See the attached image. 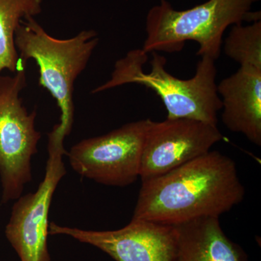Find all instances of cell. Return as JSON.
Wrapping results in <instances>:
<instances>
[{
	"label": "cell",
	"mask_w": 261,
	"mask_h": 261,
	"mask_svg": "<svg viewBox=\"0 0 261 261\" xmlns=\"http://www.w3.org/2000/svg\"><path fill=\"white\" fill-rule=\"evenodd\" d=\"M245 195L234 161L211 150L142 181L132 219L176 226L199 218H219L241 203Z\"/></svg>",
	"instance_id": "1"
},
{
	"label": "cell",
	"mask_w": 261,
	"mask_h": 261,
	"mask_svg": "<svg viewBox=\"0 0 261 261\" xmlns=\"http://www.w3.org/2000/svg\"><path fill=\"white\" fill-rule=\"evenodd\" d=\"M148 60L142 49H134L115 64L111 80L92 91V94L137 84L150 89L162 100L168 119L196 120L218 126V112L222 104L217 92L215 61L209 57H201L195 74L190 80H181L168 73L166 58L152 53L151 69L145 73L144 66Z\"/></svg>",
	"instance_id": "2"
},
{
	"label": "cell",
	"mask_w": 261,
	"mask_h": 261,
	"mask_svg": "<svg viewBox=\"0 0 261 261\" xmlns=\"http://www.w3.org/2000/svg\"><path fill=\"white\" fill-rule=\"evenodd\" d=\"M259 0H207L191 9L176 10L161 0L147 13L142 49L149 53H179L187 41L198 44L197 56L219 58L223 35L231 25L260 21V11H252Z\"/></svg>",
	"instance_id": "3"
},
{
	"label": "cell",
	"mask_w": 261,
	"mask_h": 261,
	"mask_svg": "<svg viewBox=\"0 0 261 261\" xmlns=\"http://www.w3.org/2000/svg\"><path fill=\"white\" fill-rule=\"evenodd\" d=\"M99 39L94 30H84L70 39L51 37L34 17L25 18L15 35L23 65L34 60L39 66V85L49 91L61 111L60 128L68 136L74 119L73 84L88 64Z\"/></svg>",
	"instance_id": "4"
},
{
	"label": "cell",
	"mask_w": 261,
	"mask_h": 261,
	"mask_svg": "<svg viewBox=\"0 0 261 261\" xmlns=\"http://www.w3.org/2000/svg\"><path fill=\"white\" fill-rule=\"evenodd\" d=\"M25 87V65L20 66L15 75H0V181L3 204L18 199L32 181V159L37 153L42 137L36 129L37 111L29 113L20 97Z\"/></svg>",
	"instance_id": "5"
},
{
	"label": "cell",
	"mask_w": 261,
	"mask_h": 261,
	"mask_svg": "<svg viewBox=\"0 0 261 261\" xmlns=\"http://www.w3.org/2000/svg\"><path fill=\"white\" fill-rule=\"evenodd\" d=\"M45 174L37 190L15 200L5 234L20 261H51L48 250L49 212L53 195L66 175L63 155L66 136L58 124L47 134Z\"/></svg>",
	"instance_id": "6"
},
{
	"label": "cell",
	"mask_w": 261,
	"mask_h": 261,
	"mask_svg": "<svg viewBox=\"0 0 261 261\" xmlns=\"http://www.w3.org/2000/svg\"><path fill=\"white\" fill-rule=\"evenodd\" d=\"M150 121L130 122L106 135L80 141L67 152L70 167L82 177L106 186L132 185L140 178Z\"/></svg>",
	"instance_id": "7"
},
{
	"label": "cell",
	"mask_w": 261,
	"mask_h": 261,
	"mask_svg": "<svg viewBox=\"0 0 261 261\" xmlns=\"http://www.w3.org/2000/svg\"><path fill=\"white\" fill-rule=\"evenodd\" d=\"M223 139L218 126L196 120H151L146 134L140 178L148 181L207 153Z\"/></svg>",
	"instance_id": "8"
},
{
	"label": "cell",
	"mask_w": 261,
	"mask_h": 261,
	"mask_svg": "<svg viewBox=\"0 0 261 261\" xmlns=\"http://www.w3.org/2000/svg\"><path fill=\"white\" fill-rule=\"evenodd\" d=\"M49 234L64 235L92 245L116 261H175L177 250L176 226L132 219L113 231H92L51 222Z\"/></svg>",
	"instance_id": "9"
},
{
	"label": "cell",
	"mask_w": 261,
	"mask_h": 261,
	"mask_svg": "<svg viewBox=\"0 0 261 261\" xmlns=\"http://www.w3.org/2000/svg\"><path fill=\"white\" fill-rule=\"evenodd\" d=\"M217 92L222 104L221 120L228 130L243 134L261 146V69L240 66L221 80Z\"/></svg>",
	"instance_id": "10"
},
{
	"label": "cell",
	"mask_w": 261,
	"mask_h": 261,
	"mask_svg": "<svg viewBox=\"0 0 261 261\" xmlns=\"http://www.w3.org/2000/svg\"><path fill=\"white\" fill-rule=\"evenodd\" d=\"M175 226V261H249L243 247L226 236L219 218H199Z\"/></svg>",
	"instance_id": "11"
},
{
	"label": "cell",
	"mask_w": 261,
	"mask_h": 261,
	"mask_svg": "<svg viewBox=\"0 0 261 261\" xmlns=\"http://www.w3.org/2000/svg\"><path fill=\"white\" fill-rule=\"evenodd\" d=\"M43 0H0V73H15L23 65L19 58L15 35L21 22L42 10Z\"/></svg>",
	"instance_id": "12"
},
{
	"label": "cell",
	"mask_w": 261,
	"mask_h": 261,
	"mask_svg": "<svg viewBox=\"0 0 261 261\" xmlns=\"http://www.w3.org/2000/svg\"><path fill=\"white\" fill-rule=\"evenodd\" d=\"M225 54L240 66L261 69V21L233 25L224 44Z\"/></svg>",
	"instance_id": "13"
}]
</instances>
